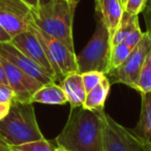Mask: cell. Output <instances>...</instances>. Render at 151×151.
<instances>
[{
	"label": "cell",
	"instance_id": "19",
	"mask_svg": "<svg viewBox=\"0 0 151 151\" xmlns=\"http://www.w3.org/2000/svg\"><path fill=\"white\" fill-rule=\"evenodd\" d=\"M132 50L134 49L132 47L127 46L124 42H120L112 47L110 56V70L120 66L127 59Z\"/></svg>",
	"mask_w": 151,
	"mask_h": 151
},
{
	"label": "cell",
	"instance_id": "9",
	"mask_svg": "<svg viewBox=\"0 0 151 151\" xmlns=\"http://www.w3.org/2000/svg\"><path fill=\"white\" fill-rule=\"evenodd\" d=\"M0 60L6 76L9 86L15 93V101L22 103H31V97L42 84L36 81L31 76L21 70L17 66L0 56Z\"/></svg>",
	"mask_w": 151,
	"mask_h": 151
},
{
	"label": "cell",
	"instance_id": "4",
	"mask_svg": "<svg viewBox=\"0 0 151 151\" xmlns=\"http://www.w3.org/2000/svg\"><path fill=\"white\" fill-rule=\"evenodd\" d=\"M111 36L101 21H97L91 40L83 51L77 56L78 73L99 71L107 76L110 71Z\"/></svg>",
	"mask_w": 151,
	"mask_h": 151
},
{
	"label": "cell",
	"instance_id": "21",
	"mask_svg": "<svg viewBox=\"0 0 151 151\" xmlns=\"http://www.w3.org/2000/svg\"><path fill=\"white\" fill-rule=\"evenodd\" d=\"M81 75H82L83 85L85 87L86 93L94 88L106 76L101 73H99V71H88V73H81Z\"/></svg>",
	"mask_w": 151,
	"mask_h": 151
},
{
	"label": "cell",
	"instance_id": "12",
	"mask_svg": "<svg viewBox=\"0 0 151 151\" xmlns=\"http://www.w3.org/2000/svg\"><path fill=\"white\" fill-rule=\"evenodd\" d=\"M95 11L99 21L108 29L112 37L115 34L122 16L124 14V3L122 0H95Z\"/></svg>",
	"mask_w": 151,
	"mask_h": 151
},
{
	"label": "cell",
	"instance_id": "31",
	"mask_svg": "<svg viewBox=\"0 0 151 151\" xmlns=\"http://www.w3.org/2000/svg\"><path fill=\"white\" fill-rule=\"evenodd\" d=\"M51 1H52V0H38V3H40V6H42V5L48 4Z\"/></svg>",
	"mask_w": 151,
	"mask_h": 151
},
{
	"label": "cell",
	"instance_id": "18",
	"mask_svg": "<svg viewBox=\"0 0 151 151\" xmlns=\"http://www.w3.org/2000/svg\"><path fill=\"white\" fill-rule=\"evenodd\" d=\"M136 90L139 91L141 94L151 91V49L143 62L138 82H137Z\"/></svg>",
	"mask_w": 151,
	"mask_h": 151
},
{
	"label": "cell",
	"instance_id": "16",
	"mask_svg": "<svg viewBox=\"0 0 151 151\" xmlns=\"http://www.w3.org/2000/svg\"><path fill=\"white\" fill-rule=\"evenodd\" d=\"M110 88H111V83L107 76H105L103 80L94 88L86 93V97H85L82 107L93 112L104 111L106 101L110 92Z\"/></svg>",
	"mask_w": 151,
	"mask_h": 151
},
{
	"label": "cell",
	"instance_id": "7",
	"mask_svg": "<svg viewBox=\"0 0 151 151\" xmlns=\"http://www.w3.org/2000/svg\"><path fill=\"white\" fill-rule=\"evenodd\" d=\"M150 49L151 38L147 32H144L142 40L134 48L127 59L117 68L111 69L108 73L107 77L111 85L112 83H119L136 89L143 62Z\"/></svg>",
	"mask_w": 151,
	"mask_h": 151
},
{
	"label": "cell",
	"instance_id": "30",
	"mask_svg": "<svg viewBox=\"0 0 151 151\" xmlns=\"http://www.w3.org/2000/svg\"><path fill=\"white\" fill-rule=\"evenodd\" d=\"M0 151H9V148L2 140H0Z\"/></svg>",
	"mask_w": 151,
	"mask_h": 151
},
{
	"label": "cell",
	"instance_id": "22",
	"mask_svg": "<svg viewBox=\"0 0 151 151\" xmlns=\"http://www.w3.org/2000/svg\"><path fill=\"white\" fill-rule=\"evenodd\" d=\"M147 0H126L124 3V12L130 15L139 16L145 9Z\"/></svg>",
	"mask_w": 151,
	"mask_h": 151
},
{
	"label": "cell",
	"instance_id": "13",
	"mask_svg": "<svg viewBox=\"0 0 151 151\" xmlns=\"http://www.w3.org/2000/svg\"><path fill=\"white\" fill-rule=\"evenodd\" d=\"M143 35L144 32L141 30L139 25L138 16L130 15L124 12L121 22L112 37L111 46L113 47L120 42H124L134 49L142 40Z\"/></svg>",
	"mask_w": 151,
	"mask_h": 151
},
{
	"label": "cell",
	"instance_id": "34",
	"mask_svg": "<svg viewBox=\"0 0 151 151\" xmlns=\"http://www.w3.org/2000/svg\"><path fill=\"white\" fill-rule=\"evenodd\" d=\"M122 1H123V3H125V1H126V0H122Z\"/></svg>",
	"mask_w": 151,
	"mask_h": 151
},
{
	"label": "cell",
	"instance_id": "24",
	"mask_svg": "<svg viewBox=\"0 0 151 151\" xmlns=\"http://www.w3.org/2000/svg\"><path fill=\"white\" fill-rule=\"evenodd\" d=\"M144 14V18L145 21H146V27H147V33L150 36L151 38V3L147 2L146 5H145L144 11L142 12Z\"/></svg>",
	"mask_w": 151,
	"mask_h": 151
},
{
	"label": "cell",
	"instance_id": "17",
	"mask_svg": "<svg viewBox=\"0 0 151 151\" xmlns=\"http://www.w3.org/2000/svg\"><path fill=\"white\" fill-rule=\"evenodd\" d=\"M31 103L45 105H64L67 103L66 96L60 85L51 83L42 86L31 97Z\"/></svg>",
	"mask_w": 151,
	"mask_h": 151
},
{
	"label": "cell",
	"instance_id": "20",
	"mask_svg": "<svg viewBox=\"0 0 151 151\" xmlns=\"http://www.w3.org/2000/svg\"><path fill=\"white\" fill-rule=\"evenodd\" d=\"M56 147L57 146H55L53 143L44 138L21 145L9 146V151H54Z\"/></svg>",
	"mask_w": 151,
	"mask_h": 151
},
{
	"label": "cell",
	"instance_id": "33",
	"mask_svg": "<svg viewBox=\"0 0 151 151\" xmlns=\"http://www.w3.org/2000/svg\"><path fill=\"white\" fill-rule=\"evenodd\" d=\"M147 2H150L151 3V0H147Z\"/></svg>",
	"mask_w": 151,
	"mask_h": 151
},
{
	"label": "cell",
	"instance_id": "28",
	"mask_svg": "<svg viewBox=\"0 0 151 151\" xmlns=\"http://www.w3.org/2000/svg\"><path fill=\"white\" fill-rule=\"evenodd\" d=\"M23 2H25L32 11H35L38 6H40V3H38V0H22Z\"/></svg>",
	"mask_w": 151,
	"mask_h": 151
},
{
	"label": "cell",
	"instance_id": "14",
	"mask_svg": "<svg viewBox=\"0 0 151 151\" xmlns=\"http://www.w3.org/2000/svg\"><path fill=\"white\" fill-rule=\"evenodd\" d=\"M142 95L140 118L134 132L143 143L147 151H151V91Z\"/></svg>",
	"mask_w": 151,
	"mask_h": 151
},
{
	"label": "cell",
	"instance_id": "35",
	"mask_svg": "<svg viewBox=\"0 0 151 151\" xmlns=\"http://www.w3.org/2000/svg\"><path fill=\"white\" fill-rule=\"evenodd\" d=\"M0 140H1V139H0Z\"/></svg>",
	"mask_w": 151,
	"mask_h": 151
},
{
	"label": "cell",
	"instance_id": "29",
	"mask_svg": "<svg viewBox=\"0 0 151 151\" xmlns=\"http://www.w3.org/2000/svg\"><path fill=\"white\" fill-rule=\"evenodd\" d=\"M65 1H66V2L68 3L71 7L76 9V7H77V5L79 4V2H80L81 0H65Z\"/></svg>",
	"mask_w": 151,
	"mask_h": 151
},
{
	"label": "cell",
	"instance_id": "26",
	"mask_svg": "<svg viewBox=\"0 0 151 151\" xmlns=\"http://www.w3.org/2000/svg\"><path fill=\"white\" fill-rule=\"evenodd\" d=\"M0 85H5V86H9V83L6 80V76H5V71L3 68V65L0 60Z\"/></svg>",
	"mask_w": 151,
	"mask_h": 151
},
{
	"label": "cell",
	"instance_id": "5",
	"mask_svg": "<svg viewBox=\"0 0 151 151\" xmlns=\"http://www.w3.org/2000/svg\"><path fill=\"white\" fill-rule=\"evenodd\" d=\"M30 29L40 40L50 61L56 81L61 82L67 75L78 71L77 55L75 54V51H71L64 44L42 31L34 22L30 26Z\"/></svg>",
	"mask_w": 151,
	"mask_h": 151
},
{
	"label": "cell",
	"instance_id": "27",
	"mask_svg": "<svg viewBox=\"0 0 151 151\" xmlns=\"http://www.w3.org/2000/svg\"><path fill=\"white\" fill-rule=\"evenodd\" d=\"M11 40L12 37L0 26V42H11Z\"/></svg>",
	"mask_w": 151,
	"mask_h": 151
},
{
	"label": "cell",
	"instance_id": "2",
	"mask_svg": "<svg viewBox=\"0 0 151 151\" xmlns=\"http://www.w3.org/2000/svg\"><path fill=\"white\" fill-rule=\"evenodd\" d=\"M44 138L33 104L14 101L6 117L0 121V139L7 146H16Z\"/></svg>",
	"mask_w": 151,
	"mask_h": 151
},
{
	"label": "cell",
	"instance_id": "25",
	"mask_svg": "<svg viewBox=\"0 0 151 151\" xmlns=\"http://www.w3.org/2000/svg\"><path fill=\"white\" fill-rule=\"evenodd\" d=\"M11 109V104H0V121L6 117Z\"/></svg>",
	"mask_w": 151,
	"mask_h": 151
},
{
	"label": "cell",
	"instance_id": "6",
	"mask_svg": "<svg viewBox=\"0 0 151 151\" xmlns=\"http://www.w3.org/2000/svg\"><path fill=\"white\" fill-rule=\"evenodd\" d=\"M103 119L101 151H147L132 129L124 127L105 111Z\"/></svg>",
	"mask_w": 151,
	"mask_h": 151
},
{
	"label": "cell",
	"instance_id": "10",
	"mask_svg": "<svg viewBox=\"0 0 151 151\" xmlns=\"http://www.w3.org/2000/svg\"><path fill=\"white\" fill-rule=\"evenodd\" d=\"M11 42L16 48L19 49L24 55H26L33 62H35L37 65H40L50 76L51 78L56 82L54 71H53V68L50 64V61H49L48 57H47L46 53H45L44 48H42L37 36L33 33V31L30 28L28 30H26V31L19 33L18 35L14 36L12 38Z\"/></svg>",
	"mask_w": 151,
	"mask_h": 151
},
{
	"label": "cell",
	"instance_id": "8",
	"mask_svg": "<svg viewBox=\"0 0 151 151\" xmlns=\"http://www.w3.org/2000/svg\"><path fill=\"white\" fill-rule=\"evenodd\" d=\"M32 23V9L22 0H0V26L12 38L28 30Z\"/></svg>",
	"mask_w": 151,
	"mask_h": 151
},
{
	"label": "cell",
	"instance_id": "32",
	"mask_svg": "<svg viewBox=\"0 0 151 151\" xmlns=\"http://www.w3.org/2000/svg\"><path fill=\"white\" fill-rule=\"evenodd\" d=\"M54 151H69V150H66V149L62 148V147H60V146H57Z\"/></svg>",
	"mask_w": 151,
	"mask_h": 151
},
{
	"label": "cell",
	"instance_id": "11",
	"mask_svg": "<svg viewBox=\"0 0 151 151\" xmlns=\"http://www.w3.org/2000/svg\"><path fill=\"white\" fill-rule=\"evenodd\" d=\"M0 56L6 59L15 66L20 68L21 70L25 71L32 78L42 85H48L51 83H55V81L50 76L35 62L24 55L19 49H17L11 42H0Z\"/></svg>",
	"mask_w": 151,
	"mask_h": 151
},
{
	"label": "cell",
	"instance_id": "3",
	"mask_svg": "<svg viewBox=\"0 0 151 151\" xmlns=\"http://www.w3.org/2000/svg\"><path fill=\"white\" fill-rule=\"evenodd\" d=\"M76 9L65 0H52L48 4L32 11L33 22L42 31L64 44L71 51L73 48V21Z\"/></svg>",
	"mask_w": 151,
	"mask_h": 151
},
{
	"label": "cell",
	"instance_id": "15",
	"mask_svg": "<svg viewBox=\"0 0 151 151\" xmlns=\"http://www.w3.org/2000/svg\"><path fill=\"white\" fill-rule=\"evenodd\" d=\"M61 87L70 108L82 107L86 97V90L83 85L82 75L78 71L67 75L61 81Z\"/></svg>",
	"mask_w": 151,
	"mask_h": 151
},
{
	"label": "cell",
	"instance_id": "23",
	"mask_svg": "<svg viewBox=\"0 0 151 151\" xmlns=\"http://www.w3.org/2000/svg\"><path fill=\"white\" fill-rule=\"evenodd\" d=\"M15 101V93L9 86L0 85V104H12Z\"/></svg>",
	"mask_w": 151,
	"mask_h": 151
},
{
	"label": "cell",
	"instance_id": "1",
	"mask_svg": "<svg viewBox=\"0 0 151 151\" xmlns=\"http://www.w3.org/2000/svg\"><path fill=\"white\" fill-rule=\"evenodd\" d=\"M103 112L71 108L64 127L55 139L57 146L69 151H101Z\"/></svg>",
	"mask_w": 151,
	"mask_h": 151
}]
</instances>
